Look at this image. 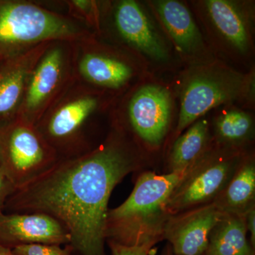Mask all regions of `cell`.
<instances>
[{"label":"cell","instance_id":"cell-1","mask_svg":"<svg viewBox=\"0 0 255 255\" xmlns=\"http://www.w3.org/2000/svg\"><path fill=\"white\" fill-rule=\"evenodd\" d=\"M145 153L135 137L114 120L104 141L75 158L61 160L9 196L6 213L49 215L66 228L79 255H107L106 222L112 191L143 167Z\"/></svg>","mask_w":255,"mask_h":255},{"label":"cell","instance_id":"cell-2","mask_svg":"<svg viewBox=\"0 0 255 255\" xmlns=\"http://www.w3.org/2000/svg\"><path fill=\"white\" fill-rule=\"evenodd\" d=\"M199 161L178 172H142L127 200L109 210L105 228L107 242L133 247L149 243L157 245L163 241L164 228L171 216L167 210L169 197Z\"/></svg>","mask_w":255,"mask_h":255},{"label":"cell","instance_id":"cell-3","mask_svg":"<svg viewBox=\"0 0 255 255\" xmlns=\"http://www.w3.org/2000/svg\"><path fill=\"white\" fill-rule=\"evenodd\" d=\"M114 97L75 77L35 127L60 161L79 157L93 150L88 135L90 123Z\"/></svg>","mask_w":255,"mask_h":255},{"label":"cell","instance_id":"cell-4","mask_svg":"<svg viewBox=\"0 0 255 255\" xmlns=\"http://www.w3.org/2000/svg\"><path fill=\"white\" fill-rule=\"evenodd\" d=\"M85 24L36 1L0 0V59L46 42L78 43L95 36Z\"/></svg>","mask_w":255,"mask_h":255},{"label":"cell","instance_id":"cell-5","mask_svg":"<svg viewBox=\"0 0 255 255\" xmlns=\"http://www.w3.org/2000/svg\"><path fill=\"white\" fill-rule=\"evenodd\" d=\"M182 82L179 119L172 140L213 109L254 102L255 70L243 73L218 59L189 67Z\"/></svg>","mask_w":255,"mask_h":255},{"label":"cell","instance_id":"cell-6","mask_svg":"<svg viewBox=\"0 0 255 255\" xmlns=\"http://www.w3.org/2000/svg\"><path fill=\"white\" fill-rule=\"evenodd\" d=\"M192 4L214 54L216 52L240 63L253 58L255 8L252 1L201 0Z\"/></svg>","mask_w":255,"mask_h":255},{"label":"cell","instance_id":"cell-7","mask_svg":"<svg viewBox=\"0 0 255 255\" xmlns=\"http://www.w3.org/2000/svg\"><path fill=\"white\" fill-rule=\"evenodd\" d=\"M105 10L117 46L147 65H173V50L149 8L135 0H120L105 3Z\"/></svg>","mask_w":255,"mask_h":255},{"label":"cell","instance_id":"cell-8","mask_svg":"<svg viewBox=\"0 0 255 255\" xmlns=\"http://www.w3.org/2000/svg\"><path fill=\"white\" fill-rule=\"evenodd\" d=\"M1 170L16 189L38 179L60 162L33 124L18 117L0 125Z\"/></svg>","mask_w":255,"mask_h":255},{"label":"cell","instance_id":"cell-9","mask_svg":"<svg viewBox=\"0 0 255 255\" xmlns=\"http://www.w3.org/2000/svg\"><path fill=\"white\" fill-rule=\"evenodd\" d=\"M75 77V43H50L32 70L17 117L36 125Z\"/></svg>","mask_w":255,"mask_h":255},{"label":"cell","instance_id":"cell-10","mask_svg":"<svg viewBox=\"0 0 255 255\" xmlns=\"http://www.w3.org/2000/svg\"><path fill=\"white\" fill-rule=\"evenodd\" d=\"M248 152L213 147L174 189L167 210L170 216L213 202L227 186Z\"/></svg>","mask_w":255,"mask_h":255},{"label":"cell","instance_id":"cell-11","mask_svg":"<svg viewBox=\"0 0 255 255\" xmlns=\"http://www.w3.org/2000/svg\"><path fill=\"white\" fill-rule=\"evenodd\" d=\"M135 57L118 46L99 41L95 35L75 43V71L78 80L115 96L139 75Z\"/></svg>","mask_w":255,"mask_h":255},{"label":"cell","instance_id":"cell-12","mask_svg":"<svg viewBox=\"0 0 255 255\" xmlns=\"http://www.w3.org/2000/svg\"><path fill=\"white\" fill-rule=\"evenodd\" d=\"M173 107L172 93L167 87L158 82H147L130 95L125 119L114 118L140 143L157 149L168 132Z\"/></svg>","mask_w":255,"mask_h":255},{"label":"cell","instance_id":"cell-13","mask_svg":"<svg viewBox=\"0 0 255 255\" xmlns=\"http://www.w3.org/2000/svg\"><path fill=\"white\" fill-rule=\"evenodd\" d=\"M146 4L183 62L192 67L216 60L187 4L177 0H152Z\"/></svg>","mask_w":255,"mask_h":255},{"label":"cell","instance_id":"cell-14","mask_svg":"<svg viewBox=\"0 0 255 255\" xmlns=\"http://www.w3.org/2000/svg\"><path fill=\"white\" fill-rule=\"evenodd\" d=\"M223 214L211 202L172 215L164 228V240L175 255H204L210 233Z\"/></svg>","mask_w":255,"mask_h":255},{"label":"cell","instance_id":"cell-15","mask_svg":"<svg viewBox=\"0 0 255 255\" xmlns=\"http://www.w3.org/2000/svg\"><path fill=\"white\" fill-rule=\"evenodd\" d=\"M70 243L66 228L49 215L0 210V246L13 250L36 243L67 246Z\"/></svg>","mask_w":255,"mask_h":255},{"label":"cell","instance_id":"cell-16","mask_svg":"<svg viewBox=\"0 0 255 255\" xmlns=\"http://www.w3.org/2000/svg\"><path fill=\"white\" fill-rule=\"evenodd\" d=\"M52 42L0 59V125L17 117L32 70Z\"/></svg>","mask_w":255,"mask_h":255},{"label":"cell","instance_id":"cell-17","mask_svg":"<svg viewBox=\"0 0 255 255\" xmlns=\"http://www.w3.org/2000/svg\"><path fill=\"white\" fill-rule=\"evenodd\" d=\"M228 106L215 117L211 128L213 142L220 148L248 152L255 137L253 115L239 107Z\"/></svg>","mask_w":255,"mask_h":255},{"label":"cell","instance_id":"cell-18","mask_svg":"<svg viewBox=\"0 0 255 255\" xmlns=\"http://www.w3.org/2000/svg\"><path fill=\"white\" fill-rule=\"evenodd\" d=\"M213 203L223 213L245 214L255 206V161L247 152L222 192Z\"/></svg>","mask_w":255,"mask_h":255},{"label":"cell","instance_id":"cell-19","mask_svg":"<svg viewBox=\"0 0 255 255\" xmlns=\"http://www.w3.org/2000/svg\"><path fill=\"white\" fill-rule=\"evenodd\" d=\"M185 130L174 140L167 159V173L190 167L214 145L211 125L207 119H199Z\"/></svg>","mask_w":255,"mask_h":255},{"label":"cell","instance_id":"cell-20","mask_svg":"<svg viewBox=\"0 0 255 255\" xmlns=\"http://www.w3.org/2000/svg\"><path fill=\"white\" fill-rule=\"evenodd\" d=\"M243 215L223 213L209 235L204 255H255Z\"/></svg>","mask_w":255,"mask_h":255},{"label":"cell","instance_id":"cell-21","mask_svg":"<svg viewBox=\"0 0 255 255\" xmlns=\"http://www.w3.org/2000/svg\"><path fill=\"white\" fill-rule=\"evenodd\" d=\"M17 255H75V250L70 245L36 244L25 245L12 250Z\"/></svg>","mask_w":255,"mask_h":255},{"label":"cell","instance_id":"cell-22","mask_svg":"<svg viewBox=\"0 0 255 255\" xmlns=\"http://www.w3.org/2000/svg\"><path fill=\"white\" fill-rule=\"evenodd\" d=\"M112 255H149L155 243H149L141 246L127 247L113 242H107Z\"/></svg>","mask_w":255,"mask_h":255},{"label":"cell","instance_id":"cell-23","mask_svg":"<svg viewBox=\"0 0 255 255\" xmlns=\"http://www.w3.org/2000/svg\"><path fill=\"white\" fill-rule=\"evenodd\" d=\"M16 190V187H15L14 184L1 169L0 170V210L4 209L6 201Z\"/></svg>","mask_w":255,"mask_h":255},{"label":"cell","instance_id":"cell-24","mask_svg":"<svg viewBox=\"0 0 255 255\" xmlns=\"http://www.w3.org/2000/svg\"><path fill=\"white\" fill-rule=\"evenodd\" d=\"M247 230L251 233V244L255 248V206L244 215Z\"/></svg>","mask_w":255,"mask_h":255},{"label":"cell","instance_id":"cell-25","mask_svg":"<svg viewBox=\"0 0 255 255\" xmlns=\"http://www.w3.org/2000/svg\"><path fill=\"white\" fill-rule=\"evenodd\" d=\"M0 255H17L15 254L12 250L0 246Z\"/></svg>","mask_w":255,"mask_h":255},{"label":"cell","instance_id":"cell-26","mask_svg":"<svg viewBox=\"0 0 255 255\" xmlns=\"http://www.w3.org/2000/svg\"><path fill=\"white\" fill-rule=\"evenodd\" d=\"M161 255H175L172 251V248L169 246L168 243L164 247L163 250H162Z\"/></svg>","mask_w":255,"mask_h":255},{"label":"cell","instance_id":"cell-27","mask_svg":"<svg viewBox=\"0 0 255 255\" xmlns=\"http://www.w3.org/2000/svg\"><path fill=\"white\" fill-rule=\"evenodd\" d=\"M1 169V150H0V170Z\"/></svg>","mask_w":255,"mask_h":255},{"label":"cell","instance_id":"cell-28","mask_svg":"<svg viewBox=\"0 0 255 255\" xmlns=\"http://www.w3.org/2000/svg\"><path fill=\"white\" fill-rule=\"evenodd\" d=\"M78 255V254H77V253H76V255Z\"/></svg>","mask_w":255,"mask_h":255}]
</instances>
